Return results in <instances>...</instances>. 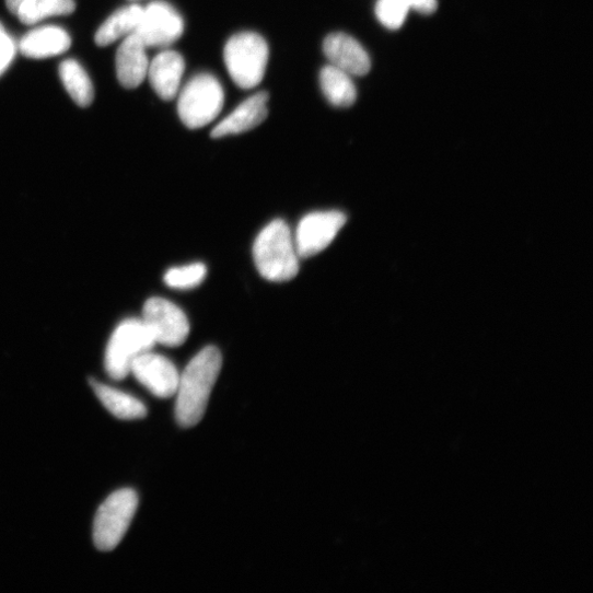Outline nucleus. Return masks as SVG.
Listing matches in <instances>:
<instances>
[{"instance_id": "1", "label": "nucleus", "mask_w": 593, "mask_h": 593, "mask_svg": "<svg viewBox=\"0 0 593 593\" xmlns=\"http://www.w3.org/2000/svg\"><path fill=\"white\" fill-rule=\"evenodd\" d=\"M221 367L220 351L214 347H207L189 362L179 376L176 420L181 427L191 428L201 421Z\"/></svg>"}, {"instance_id": "2", "label": "nucleus", "mask_w": 593, "mask_h": 593, "mask_svg": "<svg viewBox=\"0 0 593 593\" xmlns=\"http://www.w3.org/2000/svg\"><path fill=\"white\" fill-rule=\"evenodd\" d=\"M253 257L258 272L267 280L283 282L300 271V255L287 223L276 219L257 235Z\"/></svg>"}, {"instance_id": "3", "label": "nucleus", "mask_w": 593, "mask_h": 593, "mask_svg": "<svg viewBox=\"0 0 593 593\" xmlns=\"http://www.w3.org/2000/svg\"><path fill=\"white\" fill-rule=\"evenodd\" d=\"M223 56L230 78L240 89L252 90L263 81L269 49L258 34L241 33L231 37Z\"/></svg>"}, {"instance_id": "4", "label": "nucleus", "mask_w": 593, "mask_h": 593, "mask_svg": "<svg viewBox=\"0 0 593 593\" xmlns=\"http://www.w3.org/2000/svg\"><path fill=\"white\" fill-rule=\"evenodd\" d=\"M223 104L224 92L218 79L198 74L178 93V116L187 128L200 129L219 116Z\"/></svg>"}, {"instance_id": "5", "label": "nucleus", "mask_w": 593, "mask_h": 593, "mask_svg": "<svg viewBox=\"0 0 593 593\" xmlns=\"http://www.w3.org/2000/svg\"><path fill=\"white\" fill-rule=\"evenodd\" d=\"M155 340L142 319H128L115 330L106 350L105 367L115 381L126 379L135 360L151 351Z\"/></svg>"}, {"instance_id": "6", "label": "nucleus", "mask_w": 593, "mask_h": 593, "mask_svg": "<svg viewBox=\"0 0 593 593\" xmlns=\"http://www.w3.org/2000/svg\"><path fill=\"white\" fill-rule=\"evenodd\" d=\"M138 495L131 489L113 493L101 505L94 523V542L102 551L114 550L128 532L138 509Z\"/></svg>"}, {"instance_id": "7", "label": "nucleus", "mask_w": 593, "mask_h": 593, "mask_svg": "<svg viewBox=\"0 0 593 593\" xmlns=\"http://www.w3.org/2000/svg\"><path fill=\"white\" fill-rule=\"evenodd\" d=\"M347 222L338 210L317 211L304 217L293 237L296 253L309 258L325 251L337 237Z\"/></svg>"}, {"instance_id": "8", "label": "nucleus", "mask_w": 593, "mask_h": 593, "mask_svg": "<svg viewBox=\"0 0 593 593\" xmlns=\"http://www.w3.org/2000/svg\"><path fill=\"white\" fill-rule=\"evenodd\" d=\"M184 30L179 13L171 4L158 0L143 9L135 34L147 48H166L183 36Z\"/></svg>"}, {"instance_id": "9", "label": "nucleus", "mask_w": 593, "mask_h": 593, "mask_svg": "<svg viewBox=\"0 0 593 593\" xmlns=\"http://www.w3.org/2000/svg\"><path fill=\"white\" fill-rule=\"evenodd\" d=\"M142 321L150 329L155 344L170 348L182 346L190 333L184 312L172 302L159 296L146 303Z\"/></svg>"}, {"instance_id": "10", "label": "nucleus", "mask_w": 593, "mask_h": 593, "mask_svg": "<svg viewBox=\"0 0 593 593\" xmlns=\"http://www.w3.org/2000/svg\"><path fill=\"white\" fill-rule=\"evenodd\" d=\"M130 373L159 398L176 395L181 375L175 365L162 356L150 351L141 354L132 363Z\"/></svg>"}, {"instance_id": "11", "label": "nucleus", "mask_w": 593, "mask_h": 593, "mask_svg": "<svg viewBox=\"0 0 593 593\" xmlns=\"http://www.w3.org/2000/svg\"><path fill=\"white\" fill-rule=\"evenodd\" d=\"M324 53L332 66L351 77H364L371 71L369 54L349 35L341 33L329 35L324 43Z\"/></svg>"}, {"instance_id": "12", "label": "nucleus", "mask_w": 593, "mask_h": 593, "mask_svg": "<svg viewBox=\"0 0 593 593\" xmlns=\"http://www.w3.org/2000/svg\"><path fill=\"white\" fill-rule=\"evenodd\" d=\"M268 98L266 92H259L248 97L213 128L211 138L235 136L259 126L268 115Z\"/></svg>"}, {"instance_id": "13", "label": "nucleus", "mask_w": 593, "mask_h": 593, "mask_svg": "<svg viewBox=\"0 0 593 593\" xmlns=\"http://www.w3.org/2000/svg\"><path fill=\"white\" fill-rule=\"evenodd\" d=\"M147 47L136 34L128 36L116 55V71L120 84L133 90L148 77L149 59Z\"/></svg>"}, {"instance_id": "14", "label": "nucleus", "mask_w": 593, "mask_h": 593, "mask_svg": "<svg viewBox=\"0 0 593 593\" xmlns=\"http://www.w3.org/2000/svg\"><path fill=\"white\" fill-rule=\"evenodd\" d=\"M184 72V58L175 51L166 50L150 63L148 78L160 98L168 102L178 95Z\"/></svg>"}, {"instance_id": "15", "label": "nucleus", "mask_w": 593, "mask_h": 593, "mask_svg": "<svg viewBox=\"0 0 593 593\" xmlns=\"http://www.w3.org/2000/svg\"><path fill=\"white\" fill-rule=\"evenodd\" d=\"M71 45V37L65 30L47 26L27 34L22 39L20 49L27 58L46 59L66 54Z\"/></svg>"}, {"instance_id": "16", "label": "nucleus", "mask_w": 593, "mask_h": 593, "mask_svg": "<svg viewBox=\"0 0 593 593\" xmlns=\"http://www.w3.org/2000/svg\"><path fill=\"white\" fill-rule=\"evenodd\" d=\"M143 8L130 5L114 13L97 31L95 43L98 47H107L123 37H128L137 31L141 21Z\"/></svg>"}, {"instance_id": "17", "label": "nucleus", "mask_w": 593, "mask_h": 593, "mask_svg": "<svg viewBox=\"0 0 593 593\" xmlns=\"http://www.w3.org/2000/svg\"><path fill=\"white\" fill-rule=\"evenodd\" d=\"M91 385L101 403L116 418L121 420H137L147 416V407L137 398L94 380L91 381Z\"/></svg>"}, {"instance_id": "18", "label": "nucleus", "mask_w": 593, "mask_h": 593, "mask_svg": "<svg viewBox=\"0 0 593 593\" xmlns=\"http://www.w3.org/2000/svg\"><path fill=\"white\" fill-rule=\"evenodd\" d=\"M321 85L324 95L335 107L348 108L357 101V88L351 75L332 65L322 70Z\"/></svg>"}, {"instance_id": "19", "label": "nucleus", "mask_w": 593, "mask_h": 593, "mask_svg": "<svg viewBox=\"0 0 593 593\" xmlns=\"http://www.w3.org/2000/svg\"><path fill=\"white\" fill-rule=\"evenodd\" d=\"M61 81L72 97L80 107H89L94 101V86L81 65L75 60H67L61 63L60 69Z\"/></svg>"}, {"instance_id": "20", "label": "nucleus", "mask_w": 593, "mask_h": 593, "mask_svg": "<svg viewBox=\"0 0 593 593\" xmlns=\"http://www.w3.org/2000/svg\"><path fill=\"white\" fill-rule=\"evenodd\" d=\"M74 0H25L16 15L25 25H35L47 19L72 14Z\"/></svg>"}, {"instance_id": "21", "label": "nucleus", "mask_w": 593, "mask_h": 593, "mask_svg": "<svg viewBox=\"0 0 593 593\" xmlns=\"http://www.w3.org/2000/svg\"><path fill=\"white\" fill-rule=\"evenodd\" d=\"M207 267L202 263H191L168 269L164 276L167 286L175 289H191L206 278Z\"/></svg>"}, {"instance_id": "22", "label": "nucleus", "mask_w": 593, "mask_h": 593, "mask_svg": "<svg viewBox=\"0 0 593 593\" xmlns=\"http://www.w3.org/2000/svg\"><path fill=\"white\" fill-rule=\"evenodd\" d=\"M410 10L405 0H379L375 13L384 27L398 31L405 24Z\"/></svg>"}, {"instance_id": "23", "label": "nucleus", "mask_w": 593, "mask_h": 593, "mask_svg": "<svg viewBox=\"0 0 593 593\" xmlns=\"http://www.w3.org/2000/svg\"><path fill=\"white\" fill-rule=\"evenodd\" d=\"M15 55L16 45L13 38L7 33L3 25L0 24V75L9 69Z\"/></svg>"}, {"instance_id": "24", "label": "nucleus", "mask_w": 593, "mask_h": 593, "mask_svg": "<svg viewBox=\"0 0 593 593\" xmlns=\"http://www.w3.org/2000/svg\"><path fill=\"white\" fill-rule=\"evenodd\" d=\"M405 2L410 7L411 10L425 15H430L438 9L437 0H405Z\"/></svg>"}, {"instance_id": "25", "label": "nucleus", "mask_w": 593, "mask_h": 593, "mask_svg": "<svg viewBox=\"0 0 593 593\" xmlns=\"http://www.w3.org/2000/svg\"><path fill=\"white\" fill-rule=\"evenodd\" d=\"M24 2L25 0H7V5L10 12L16 15L18 11Z\"/></svg>"}, {"instance_id": "26", "label": "nucleus", "mask_w": 593, "mask_h": 593, "mask_svg": "<svg viewBox=\"0 0 593 593\" xmlns=\"http://www.w3.org/2000/svg\"><path fill=\"white\" fill-rule=\"evenodd\" d=\"M131 2H137V0H131Z\"/></svg>"}]
</instances>
